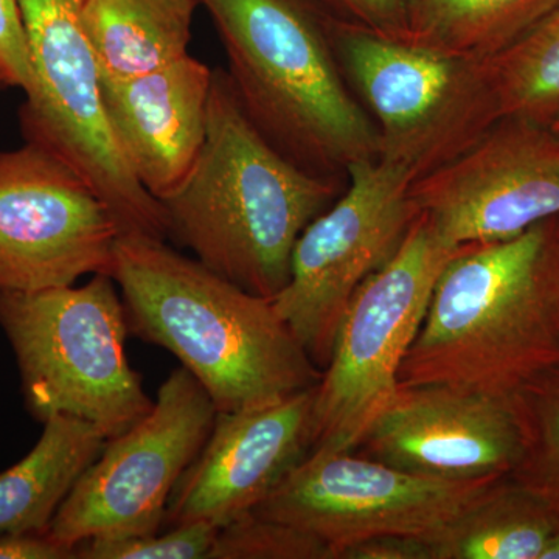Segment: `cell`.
I'll return each instance as SVG.
<instances>
[{
  "instance_id": "obj_17",
  "label": "cell",
  "mask_w": 559,
  "mask_h": 559,
  "mask_svg": "<svg viewBox=\"0 0 559 559\" xmlns=\"http://www.w3.org/2000/svg\"><path fill=\"white\" fill-rule=\"evenodd\" d=\"M43 425L33 450L0 473V535L47 533L108 441L97 426L70 415H53Z\"/></svg>"
},
{
  "instance_id": "obj_21",
  "label": "cell",
  "mask_w": 559,
  "mask_h": 559,
  "mask_svg": "<svg viewBox=\"0 0 559 559\" xmlns=\"http://www.w3.org/2000/svg\"><path fill=\"white\" fill-rule=\"evenodd\" d=\"M488 69L502 119L549 127L559 112V3Z\"/></svg>"
},
{
  "instance_id": "obj_32",
  "label": "cell",
  "mask_w": 559,
  "mask_h": 559,
  "mask_svg": "<svg viewBox=\"0 0 559 559\" xmlns=\"http://www.w3.org/2000/svg\"><path fill=\"white\" fill-rule=\"evenodd\" d=\"M200 2H201V0H200Z\"/></svg>"
},
{
  "instance_id": "obj_25",
  "label": "cell",
  "mask_w": 559,
  "mask_h": 559,
  "mask_svg": "<svg viewBox=\"0 0 559 559\" xmlns=\"http://www.w3.org/2000/svg\"><path fill=\"white\" fill-rule=\"evenodd\" d=\"M341 20L355 22L382 35L409 36L411 0H319Z\"/></svg>"
},
{
  "instance_id": "obj_27",
  "label": "cell",
  "mask_w": 559,
  "mask_h": 559,
  "mask_svg": "<svg viewBox=\"0 0 559 559\" xmlns=\"http://www.w3.org/2000/svg\"><path fill=\"white\" fill-rule=\"evenodd\" d=\"M340 559H430V551L417 536L384 535L345 547Z\"/></svg>"
},
{
  "instance_id": "obj_7",
  "label": "cell",
  "mask_w": 559,
  "mask_h": 559,
  "mask_svg": "<svg viewBox=\"0 0 559 559\" xmlns=\"http://www.w3.org/2000/svg\"><path fill=\"white\" fill-rule=\"evenodd\" d=\"M460 249L417 215L399 252L356 290L314 389L311 452L358 448L395 395L437 280Z\"/></svg>"
},
{
  "instance_id": "obj_18",
  "label": "cell",
  "mask_w": 559,
  "mask_h": 559,
  "mask_svg": "<svg viewBox=\"0 0 559 559\" xmlns=\"http://www.w3.org/2000/svg\"><path fill=\"white\" fill-rule=\"evenodd\" d=\"M200 0H86L84 31L102 80L146 75L189 53Z\"/></svg>"
},
{
  "instance_id": "obj_20",
  "label": "cell",
  "mask_w": 559,
  "mask_h": 559,
  "mask_svg": "<svg viewBox=\"0 0 559 559\" xmlns=\"http://www.w3.org/2000/svg\"><path fill=\"white\" fill-rule=\"evenodd\" d=\"M559 0H411L409 36L426 46L488 61L513 46Z\"/></svg>"
},
{
  "instance_id": "obj_4",
  "label": "cell",
  "mask_w": 559,
  "mask_h": 559,
  "mask_svg": "<svg viewBox=\"0 0 559 559\" xmlns=\"http://www.w3.org/2000/svg\"><path fill=\"white\" fill-rule=\"evenodd\" d=\"M229 62L231 87L272 145L330 176L378 159V132L349 92L329 27L312 0H201Z\"/></svg>"
},
{
  "instance_id": "obj_8",
  "label": "cell",
  "mask_w": 559,
  "mask_h": 559,
  "mask_svg": "<svg viewBox=\"0 0 559 559\" xmlns=\"http://www.w3.org/2000/svg\"><path fill=\"white\" fill-rule=\"evenodd\" d=\"M84 5L86 0H20L33 73L20 112L22 132L84 176L120 235L168 240L164 205L143 189L110 132Z\"/></svg>"
},
{
  "instance_id": "obj_14",
  "label": "cell",
  "mask_w": 559,
  "mask_h": 559,
  "mask_svg": "<svg viewBox=\"0 0 559 559\" xmlns=\"http://www.w3.org/2000/svg\"><path fill=\"white\" fill-rule=\"evenodd\" d=\"M356 454L429 479L510 476L522 454L511 399L448 384H399Z\"/></svg>"
},
{
  "instance_id": "obj_2",
  "label": "cell",
  "mask_w": 559,
  "mask_h": 559,
  "mask_svg": "<svg viewBox=\"0 0 559 559\" xmlns=\"http://www.w3.org/2000/svg\"><path fill=\"white\" fill-rule=\"evenodd\" d=\"M558 366L559 216H554L506 240L462 246L437 280L399 382L511 399Z\"/></svg>"
},
{
  "instance_id": "obj_26",
  "label": "cell",
  "mask_w": 559,
  "mask_h": 559,
  "mask_svg": "<svg viewBox=\"0 0 559 559\" xmlns=\"http://www.w3.org/2000/svg\"><path fill=\"white\" fill-rule=\"evenodd\" d=\"M0 64L9 73L11 87L28 94L33 73L20 0H0Z\"/></svg>"
},
{
  "instance_id": "obj_9",
  "label": "cell",
  "mask_w": 559,
  "mask_h": 559,
  "mask_svg": "<svg viewBox=\"0 0 559 559\" xmlns=\"http://www.w3.org/2000/svg\"><path fill=\"white\" fill-rule=\"evenodd\" d=\"M347 175L345 193L301 231L288 283L272 299L320 370L356 290L399 252L418 215L411 201L415 180L403 168L371 159Z\"/></svg>"
},
{
  "instance_id": "obj_15",
  "label": "cell",
  "mask_w": 559,
  "mask_h": 559,
  "mask_svg": "<svg viewBox=\"0 0 559 559\" xmlns=\"http://www.w3.org/2000/svg\"><path fill=\"white\" fill-rule=\"evenodd\" d=\"M314 389L260 409L218 412L173 489L164 525L204 521L221 528L270 498L311 452Z\"/></svg>"
},
{
  "instance_id": "obj_24",
  "label": "cell",
  "mask_w": 559,
  "mask_h": 559,
  "mask_svg": "<svg viewBox=\"0 0 559 559\" xmlns=\"http://www.w3.org/2000/svg\"><path fill=\"white\" fill-rule=\"evenodd\" d=\"M216 525L198 521L153 535L91 539L75 546L76 559H209Z\"/></svg>"
},
{
  "instance_id": "obj_29",
  "label": "cell",
  "mask_w": 559,
  "mask_h": 559,
  "mask_svg": "<svg viewBox=\"0 0 559 559\" xmlns=\"http://www.w3.org/2000/svg\"><path fill=\"white\" fill-rule=\"evenodd\" d=\"M540 559H559V522L549 543H547L546 549L540 555Z\"/></svg>"
},
{
  "instance_id": "obj_11",
  "label": "cell",
  "mask_w": 559,
  "mask_h": 559,
  "mask_svg": "<svg viewBox=\"0 0 559 559\" xmlns=\"http://www.w3.org/2000/svg\"><path fill=\"white\" fill-rule=\"evenodd\" d=\"M119 237L105 202L60 154L33 140L0 151V294L110 275Z\"/></svg>"
},
{
  "instance_id": "obj_19",
  "label": "cell",
  "mask_w": 559,
  "mask_h": 559,
  "mask_svg": "<svg viewBox=\"0 0 559 559\" xmlns=\"http://www.w3.org/2000/svg\"><path fill=\"white\" fill-rule=\"evenodd\" d=\"M558 522L551 503L503 476L426 543L430 559H540Z\"/></svg>"
},
{
  "instance_id": "obj_31",
  "label": "cell",
  "mask_w": 559,
  "mask_h": 559,
  "mask_svg": "<svg viewBox=\"0 0 559 559\" xmlns=\"http://www.w3.org/2000/svg\"><path fill=\"white\" fill-rule=\"evenodd\" d=\"M549 128L559 138V112L557 114V116H555V119L550 121Z\"/></svg>"
},
{
  "instance_id": "obj_16",
  "label": "cell",
  "mask_w": 559,
  "mask_h": 559,
  "mask_svg": "<svg viewBox=\"0 0 559 559\" xmlns=\"http://www.w3.org/2000/svg\"><path fill=\"white\" fill-rule=\"evenodd\" d=\"M213 70L187 55L128 80H102L103 106L128 167L151 197L178 193L207 134Z\"/></svg>"
},
{
  "instance_id": "obj_22",
  "label": "cell",
  "mask_w": 559,
  "mask_h": 559,
  "mask_svg": "<svg viewBox=\"0 0 559 559\" xmlns=\"http://www.w3.org/2000/svg\"><path fill=\"white\" fill-rule=\"evenodd\" d=\"M522 433V454L511 479L559 513V366L511 396Z\"/></svg>"
},
{
  "instance_id": "obj_12",
  "label": "cell",
  "mask_w": 559,
  "mask_h": 559,
  "mask_svg": "<svg viewBox=\"0 0 559 559\" xmlns=\"http://www.w3.org/2000/svg\"><path fill=\"white\" fill-rule=\"evenodd\" d=\"M500 477L429 479L356 452L312 451L253 513L312 533L340 559L374 536L430 538Z\"/></svg>"
},
{
  "instance_id": "obj_6",
  "label": "cell",
  "mask_w": 559,
  "mask_h": 559,
  "mask_svg": "<svg viewBox=\"0 0 559 559\" xmlns=\"http://www.w3.org/2000/svg\"><path fill=\"white\" fill-rule=\"evenodd\" d=\"M334 49L378 132V159L414 180L447 167L500 119L488 61L395 38L330 13Z\"/></svg>"
},
{
  "instance_id": "obj_23",
  "label": "cell",
  "mask_w": 559,
  "mask_h": 559,
  "mask_svg": "<svg viewBox=\"0 0 559 559\" xmlns=\"http://www.w3.org/2000/svg\"><path fill=\"white\" fill-rule=\"evenodd\" d=\"M209 559H337V555L312 533L250 511L218 530Z\"/></svg>"
},
{
  "instance_id": "obj_3",
  "label": "cell",
  "mask_w": 559,
  "mask_h": 559,
  "mask_svg": "<svg viewBox=\"0 0 559 559\" xmlns=\"http://www.w3.org/2000/svg\"><path fill=\"white\" fill-rule=\"evenodd\" d=\"M340 197L261 134L229 76L213 70L207 134L182 189L162 202L168 240L241 289L275 299L288 283L294 246Z\"/></svg>"
},
{
  "instance_id": "obj_30",
  "label": "cell",
  "mask_w": 559,
  "mask_h": 559,
  "mask_svg": "<svg viewBox=\"0 0 559 559\" xmlns=\"http://www.w3.org/2000/svg\"><path fill=\"white\" fill-rule=\"evenodd\" d=\"M3 87H11V83L9 73H7V70L0 64V91H2Z\"/></svg>"
},
{
  "instance_id": "obj_13",
  "label": "cell",
  "mask_w": 559,
  "mask_h": 559,
  "mask_svg": "<svg viewBox=\"0 0 559 559\" xmlns=\"http://www.w3.org/2000/svg\"><path fill=\"white\" fill-rule=\"evenodd\" d=\"M411 201L448 245L506 240L559 216V138L500 119L465 154L415 180Z\"/></svg>"
},
{
  "instance_id": "obj_5",
  "label": "cell",
  "mask_w": 559,
  "mask_h": 559,
  "mask_svg": "<svg viewBox=\"0 0 559 559\" xmlns=\"http://www.w3.org/2000/svg\"><path fill=\"white\" fill-rule=\"evenodd\" d=\"M0 329L20 370L28 414L86 419L106 437L145 417L154 400L128 360L127 311L108 274L83 286L0 294Z\"/></svg>"
},
{
  "instance_id": "obj_28",
  "label": "cell",
  "mask_w": 559,
  "mask_h": 559,
  "mask_svg": "<svg viewBox=\"0 0 559 559\" xmlns=\"http://www.w3.org/2000/svg\"><path fill=\"white\" fill-rule=\"evenodd\" d=\"M0 559H76V555L47 533H9L0 535Z\"/></svg>"
},
{
  "instance_id": "obj_10",
  "label": "cell",
  "mask_w": 559,
  "mask_h": 559,
  "mask_svg": "<svg viewBox=\"0 0 559 559\" xmlns=\"http://www.w3.org/2000/svg\"><path fill=\"white\" fill-rule=\"evenodd\" d=\"M216 414L200 382L183 367L173 370L148 414L106 441L47 535L75 549L84 540L160 532L173 489L200 454Z\"/></svg>"
},
{
  "instance_id": "obj_1",
  "label": "cell",
  "mask_w": 559,
  "mask_h": 559,
  "mask_svg": "<svg viewBox=\"0 0 559 559\" xmlns=\"http://www.w3.org/2000/svg\"><path fill=\"white\" fill-rule=\"evenodd\" d=\"M110 277L130 334L176 356L218 412L271 406L322 378L271 299L241 289L167 240L120 235Z\"/></svg>"
}]
</instances>
